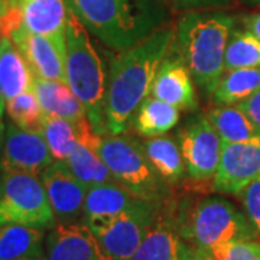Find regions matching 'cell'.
<instances>
[{"instance_id":"cell-24","label":"cell","mask_w":260,"mask_h":260,"mask_svg":"<svg viewBox=\"0 0 260 260\" xmlns=\"http://www.w3.org/2000/svg\"><path fill=\"white\" fill-rule=\"evenodd\" d=\"M205 117L224 143H243L260 139L259 130L237 106H218Z\"/></svg>"},{"instance_id":"cell-15","label":"cell","mask_w":260,"mask_h":260,"mask_svg":"<svg viewBox=\"0 0 260 260\" xmlns=\"http://www.w3.org/2000/svg\"><path fill=\"white\" fill-rule=\"evenodd\" d=\"M22 26L30 34L48 38L65 55L68 6L65 0H16Z\"/></svg>"},{"instance_id":"cell-8","label":"cell","mask_w":260,"mask_h":260,"mask_svg":"<svg viewBox=\"0 0 260 260\" xmlns=\"http://www.w3.org/2000/svg\"><path fill=\"white\" fill-rule=\"evenodd\" d=\"M160 207L146 203L106 223L88 225L112 260H130L146 239Z\"/></svg>"},{"instance_id":"cell-3","label":"cell","mask_w":260,"mask_h":260,"mask_svg":"<svg viewBox=\"0 0 260 260\" xmlns=\"http://www.w3.org/2000/svg\"><path fill=\"white\" fill-rule=\"evenodd\" d=\"M233 28L234 18L223 12L192 10L178 20L175 51L207 95H213L223 77L224 55Z\"/></svg>"},{"instance_id":"cell-21","label":"cell","mask_w":260,"mask_h":260,"mask_svg":"<svg viewBox=\"0 0 260 260\" xmlns=\"http://www.w3.org/2000/svg\"><path fill=\"white\" fill-rule=\"evenodd\" d=\"M142 148L152 167L168 185L175 186L184 181L186 167L175 140L167 136L148 138L142 143Z\"/></svg>"},{"instance_id":"cell-6","label":"cell","mask_w":260,"mask_h":260,"mask_svg":"<svg viewBox=\"0 0 260 260\" xmlns=\"http://www.w3.org/2000/svg\"><path fill=\"white\" fill-rule=\"evenodd\" d=\"M99 155L117 184L150 204L165 205L171 200V185L159 177L142 145L121 135L103 136Z\"/></svg>"},{"instance_id":"cell-9","label":"cell","mask_w":260,"mask_h":260,"mask_svg":"<svg viewBox=\"0 0 260 260\" xmlns=\"http://www.w3.org/2000/svg\"><path fill=\"white\" fill-rule=\"evenodd\" d=\"M224 142L207 120L198 117L179 133V148L186 172L195 182L214 179Z\"/></svg>"},{"instance_id":"cell-11","label":"cell","mask_w":260,"mask_h":260,"mask_svg":"<svg viewBox=\"0 0 260 260\" xmlns=\"http://www.w3.org/2000/svg\"><path fill=\"white\" fill-rule=\"evenodd\" d=\"M260 177V139L243 143H224L221 158L213 179V189L239 195Z\"/></svg>"},{"instance_id":"cell-13","label":"cell","mask_w":260,"mask_h":260,"mask_svg":"<svg viewBox=\"0 0 260 260\" xmlns=\"http://www.w3.org/2000/svg\"><path fill=\"white\" fill-rule=\"evenodd\" d=\"M47 260H112L84 223H56L45 240Z\"/></svg>"},{"instance_id":"cell-7","label":"cell","mask_w":260,"mask_h":260,"mask_svg":"<svg viewBox=\"0 0 260 260\" xmlns=\"http://www.w3.org/2000/svg\"><path fill=\"white\" fill-rule=\"evenodd\" d=\"M0 224L52 229L56 224L41 178L0 169Z\"/></svg>"},{"instance_id":"cell-19","label":"cell","mask_w":260,"mask_h":260,"mask_svg":"<svg viewBox=\"0 0 260 260\" xmlns=\"http://www.w3.org/2000/svg\"><path fill=\"white\" fill-rule=\"evenodd\" d=\"M34 73L25 56L9 38H3L0 45V88L5 100L32 90Z\"/></svg>"},{"instance_id":"cell-14","label":"cell","mask_w":260,"mask_h":260,"mask_svg":"<svg viewBox=\"0 0 260 260\" xmlns=\"http://www.w3.org/2000/svg\"><path fill=\"white\" fill-rule=\"evenodd\" d=\"M150 95L179 110L192 112L198 107L192 75L175 51V44L159 68Z\"/></svg>"},{"instance_id":"cell-25","label":"cell","mask_w":260,"mask_h":260,"mask_svg":"<svg viewBox=\"0 0 260 260\" xmlns=\"http://www.w3.org/2000/svg\"><path fill=\"white\" fill-rule=\"evenodd\" d=\"M260 90V68H239L227 71L213 93L217 106H237Z\"/></svg>"},{"instance_id":"cell-12","label":"cell","mask_w":260,"mask_h":260,"mask_svg":"<svg viewBox=\"0 0 260 260\" xmlns=\"http://www.w3.org/2000/svg\"><path fill=\"white\" fill-rule=\"evenodd\" d=\"M54 160L42 133L19 129L13 123L6 126L5 143L0 152V169L41 177Z\"/></svg>"},{"instance_id":"cell-31","label":"cell","mask_w":260,"mask_h":260,"mask_svg":"<svg viewBox=\"0 0 260 260\" xmlns=\"http://www.w3.org/2000/svg\"><path fill=\"white\" fill-rule=\"evenodd\" d=\"M237 197H240L246 217L260 239V177L250 182Z\"/></svg>"},{"instance_id":"cell-5","label":"cell","mask_w":260,"mask_h":260,"mask_svg":"<svg viewBox=\"0 0 260 260\" xmlns=\"http://www.w3.org/2000/svg\"><path fill=\"white\" fill-rule=\"evenodd\" d=\"M169 214L182 240L210 253L227 243L256 237L247 217L221 197H205L192 204L184 203L177 214L171 210Z\"/></svg>"},{"instance_id":"cell-17","label":"cell","mask_w":260,"mask_h":260,"mask_svg":"<svg viewBox=\"0 0 260 260\" xmlns=\"http://www.w3.org/2000/svg\"><path fill=\"white\" fill-rule=\"evenodd\" d=\"M143 201L117 182H109L88 188L84 203V223L95 225L113 220L121 214L145 205Z\"/></svg>"},{"instance_id":"cell-38","label":"cell","mask_w":260,"mask_h":260,"mask_svg":"<svg viewBox=\"0 0 260 260\" xmlns=\"http://www.w3.org/2000/svg\"><path fill=\"white\" fill-rule=\"evenodd\" d=\"M5 104H6V100H5V95H3L2 88H0V121H2V116H3V112H5Z\"/></svg>"},{"instance_id":"cell-28","label":"cell","mask_w":260,"mask_h":260,"mask_svg":"<svg viewBox=\"0 0 260 260\" xmlns=\"http://www.w3.org/2000/svg\"><path fill=\"white\" fill-rule=\"evenodd\" d=\"M41 133L55 160H67L78 142L77 123L61 117L45 114Z\"/></svg>"},{"instance_id":"cell-39","label":"cell","mask_w":260,"mask_h":260,"mask_svg":"<svg viewBox=\"0 0 260 260\" xmlns=\"http://www.w3.org/2000/svg\"><path fill=\"white\" fill-rule=\"evenodd\" d=\"M22 260H47V256H45V253L42 251V253H38V254H34V256H30V257H26V259Z\"/></svg>"},{"instance_id":"cell-1","label":"cell","mask_w":260,"mask_h":260,"mask_svg":"<svg viewBox=\"0 0 260 260\" xmlns=\"http://www.w3.org/2000/svg\"><path fill=\"white\" fill-rule=\"evenodd\" d=\"M174 44L175 30L160 28L139 45L113 58L106 87L109 135H121L129 129L140 104L150 95L155 77Z\"/></svg>"},{"instance_id":"cell-37","label":"cell","mask_w":260,"mask_h":260,"mask_svg":"<svg viewBox=\"0 0 260 260\" xmlns=\"http://www.w3.org/2000/svg\"><path fill=\"white\" fill-rule=\"evenodd\" d=\"M5 136H6V126L3 121H0V152L3 149V143H5Z\"/></svg>"},{"instance_id":"cell-4","label":"cell","mask_w":260,"mask_h":260,"mask_svg":"<svg viewBox=\"0 0 260 260\" xmlns=\"http://www.w3.org/2000/svg\"><path fill=\"white\" fill-rule=\"evenodd\" d=\"M70 10V9H68ZM67 84L84 106L87 117L99 136H107L106 123V87L107 75L99 52L91 44L88 30L68 12L67 51H65Z\"/></svg>"},{"instance_id":"cell-33","label":"cell","mask_w":260,"mask_h":260,"mask_svg":"<svg viewBox=\"0 0 260 260\" xmlns=\"http://www.w3.org/2000/svg\"><path fill=\"white\" fill-rule=\"evenodd\" d=\"M237 107L250 119L251 123L256 126V129L260 132V90L250 95L247 100L239 103Z\"/></svg>"},{"instance_id":"cell-36","label":"cell","mask_w":260,"mask_h":260,"mask_svg":"<svg viewBox=\"0 0 260 260\" xmlns=\"http://www.w3.org/2000/svg\"><path fill=\"white\" fill-rule=\"evenodd\" d=\"M12 2L13 0H0V16L2 15H5L8 9L10 8V5H12Z\"/></svg>"},{"instance_id":"cell-40","label":"cell","mask_w":260,"mask_h":260,"mask_svg":"<svg viewBox=\"0 0 260 260\" xmlns=\"http://www.w3.org/2000/svg\"><path fill=\"white\" fill-rule=\"evenodd\" d=\"M246 3H251V5H256V3H260V0H244Z\"/></svg>"},{"instance_id":"cell-35","label":"cell","mask_w":260,"mask_h":260,"mask_svg":"<svg viewBox=\"0 0 260 260\" xmlns=\"http://www.w3.org/2000/svg\"><path fill=\"white\" fill-rule=\"evenodd\" d=\"M244 25H246V30H249L250 34H253L260 41V13L246 16Z\"/></svg>"},{"instance_id":"cell-22","label":"cell","mask_w":260,"mask_h":260,"mask_svg":"<svg viewBox=\"0 0 260 260\" xmlns=\"http://www.w3.org/2000/svg\"><path fill=\"white\" fill-rule=\"evenodd\" d=\"M45 230L25 224H0V260H22L44 251Z\"/></svg>"},{"instance_id":"cell-10","label":"cell","mask_w":260,"mask_h":260,"mask_svg":"<svg viewBox=\"0 0 260 260\" xmlns=\"http://www.w3.org/2000/svg\"><path fill=\"white\" fill-rule=\"evenodd\" d=\"M39 178L56 223L84 221L88 188L75 177L65 160H54Z\"/></svg>"},{"instance_id":"cell-27","label":"cell","mask_w":260,"mask_h":260,"mask_svg":"<svg viewBox=\"0 0 260 260\" xmlns=\"http://www.w3.org/2000/svg\"><path fill=\"white\" fill-rule=\"evenodd\" d=\"M260 68V41L249 30H233L225 48L224 71Z\"/></svg>"},{"instance_id":"cell-32","label":"cell","mask_w":260,"mask_h":260,"mask_svg":"<svg viewBox=\"0 0 260 260\" xmlns=\"http://www.w3.org/2000/svg\"><path fill=\"white\" fill-rule=\"evenodd\" d=\"M177 260H215V257L210 251L203 250V249L192 246L181 239L179 246H178Z\"/></svg>"},{"instance_id":"cell-29","label":"cell","mask_w":260,"mask_h":260,"mask_svg":"<svg viewBox=\"0 0 260 260\" xmlns=\"http://www.w3.org/2000/svg\"><path fill=\"white\" fill-rule=\"evenodd\" d=\"M6 112L9 114L10 120L19 129L29 132H42V123L45 113L42 110L37 94L34 90L22 93L6 102Z\"/></svg>"},{"instance_id":"cell-26","label":"cell","mask_w":260,"mask_h":260,"mask_svg":"<svg viewBox=\"0 0 260 260\" xmlns=\"http://www.w3.org/2000/svg\"><path fill=\"white\" fill-rule=\"evenodd\" d=\"M65 162L75 177L87 188L116 182L107 165L100 158L99 152L85 146L81 142H77L73 152L70 153Z\"/></svg>"},{"instance_id":"cell-2","label":"cell","mask_w":260,"mask_h":260,"mask_svg":"<svg viewBox=\"0 0 260 260\" xmlns=\"http://www.w3.org/2000/svg\"><path fill=\"white\" fill-rule=\"evenodd\" d=\"M75 18L107 47L117 52L139 45L164 28V0H65Z\"/></svg>"},{"instance_id":"cell-34","label":"cell","mask_w":260,"mask_h":260,"mask_svg":"<svg viewBox=\"0 0 260 260\" xmlns=\"http://www.w3.org/2000/svg\"><path fill=\"white\" fill-rule=\"evenodd\" d=\"M177 9H208V8H218L225 6L229 0H167Z\"/></svg>"},{"instance_id":"cell-16","label":"cell","mask_w":260,"mask_h":260,"mask_svg":"<svg viewBox=\"0 0 260 260\" xmlns=\"http://www.w3.org/2000/svg\"><path fill=\"white\" fill-rule=\"evenodd\" d=\"M9 39L25 56L35 77L67 84L65 55L52 41L30 34L23 26L13 32Z\"/></svg>"},{"instance_id":"cell-30","label":"cell","mask_w":260,"mask_h":260,"mask_svg":"<svg viewBox=\"0 0 260 260\" xmlns=\"http://www.w3.org/2000/svg\"><path fill=\"white\" fill-rule=\"evenodd\" d=\"M215 260H260V243L239 240L217 247L211 251Z\"/></svg>"},{"instance_id":"cell-20","label":"cell","mask_w":260,"mask_h":260,"mask_svg":"<svg viewBox=\"0 0 260 260\" xmlns=\"http://www.w3.org/2000/svg\"><path fill=\"white\" fill-rule=\"evenodd\" d=\"M179 240L175 223L169 211L164 214L162 205L146 239L130 260H177Z\"/></svg>"},{"instance_id":"cell-41","label":"cell","mask_w":260,"mask_h":260,"mask_svg":"<svg viewBox=\"0 0 260 260\" xmlns=\"http://www.w3.org/2000/svg\"><path fill=\"white\" fill-rule=\"evenodd\" d=\"M2 41H3V35H2V32H0V45H2Z\"/></svg>"},{"instance_id":"cell-23","label":"cell","mask_w":260,"mask_h":260,"mask_svg":"<svg viewBox=\"0 0 260 260\" xmlns=\"http://www.w3.org/2000/svg\"><path fill=\"white\" fill-rule=\"evenodd\" d=\"M179 120V109L149 95L140 104L133 117V127L143 138L164 136L177 126Z\"/></svg>"},{"instance_id":"cell-18","label":"cell","mask_w":260,"mask_h":260,"mask_svg":"<svg viewBox=\"0 0 260 260\" xmlns=\"http://www.w3.org/2000/svg\"><path fill=\"white\" fill-rule=\"evenodd\" d=\"M32 90L37 94L39 104L47 116L61 117L74 123L87 119L84 106L68 84L34 77Z\"/></svg>"}]
</instances>
